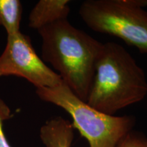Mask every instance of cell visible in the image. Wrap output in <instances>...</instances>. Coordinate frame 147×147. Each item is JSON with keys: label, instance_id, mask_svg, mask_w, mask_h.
I'll return each mask as SVG.
<instances>
[{"label": "cell", "instance_id": "cell-1", "mask_svg": "<svg viewBox=\"0 0 147 147\" xmlns=\"http://www.w3.org/2000/svg\"><path fill=\"white\" fill-rule=\"evenodd\" d=\"M42 59L57 71L63 83L87 102L103 43L62 20L38 30Z\"/></svg>", "mask_w": 147, "mask_h": 147}, {"label": "cell", "instance_id": "cell-2", "mask_svg": "<svg viewBox=\"0 0 147 147\" xmlns=\"http://www.w3.org/2000/svg\"><path fill=\"white\" fill-rule=\"evenodd\" d=\"M146 95V75L133 57L119 44H103L87 104L101 113L114 115Z\"/></svg>", "mask_w": 147, "mask_h": 147}, {"label": "cell", "instance_id": "cell-3", "mask_svg": "<svg viewBox=\"0 0 147 147\" xmlns=\"http://www.w3.org/2000/svg\"><path fill=\"white\" fill-rule=\"evenodd\" d=\"M40 100L61 108L70 115L72 125L87 140L89 147H117L132 131V116L106 115L80 100L65 84L56 87L36 88Z\"/></svg>", "mask_w": 147, "mask_h": 147}, {"label": "cell", "instance_id": "cell-4", "mask_svg": "<svg viewBox=\"0 0 147 147\" xmlns=\"http://www.w3.org/2000/svg\"><path fill=\"white\" fill-rule=\"evenodd\" d=\"M147 0H86L79 14L94 32L117 37L147 54Z\"/></svg>", "mask_w": 147, "mask_h": 147}, {"label": "cell", "instance_id": "cell-5", "mask_svg": "<svg viewBox=\"0 0 147 147\" xmlns=\"http://www.w3.org/2000/svg\"><path fill=\"white\" fill-rule=\"evenodd\" d=\"M8 76L26 79L36 88L56 87L63 82L37 55L30 38L21 32L7 36L0 55V77Z\"/></svg>", "mask_w": 147, "mask_h": 147}, {"label": "cell", "instance_id": "cell-6", "mask_svg": "<svg viewBox=\"0 0 147 147\" xmlns=\"http://www.w3.org/2000/svg\"><path fill=\"white\" fill-rule=\"evenodd\" d=\"M69 0H40L29 16V27L37 31L62 20L67 19Z\"/></svg>", "mask_w": 147, "mask_h": 147}, {"label": "cell", "instance_id": "cell-7", "mask_svg": "<svg viewBox=\"0 0 147 147\" xmlns=\"http://www.w3.org/2000/svg\"><path fill=\"white\" fill-rule=\"evenodd\" d=\"M74 129L69 121L55 117L41 127L40 137L46 147H71L74 137Z\"/></svg>", "mask_w": 147, "mask_h": 147}, {"label": "cell", "instance_id": "cell-8", "mask_svg": "<svg viewBox=\"0 0 147 147\" xmlns=\"http://www.w3.org/2000/svg\"><path fill=\"white\" fill-rule=\"evenodd\" d=\"M23 6L19 0H0V25L10 36L20 31Z\"/></svg>", "mask_w": 147, "mask_h": 147}, {"label": "cell", "instance_id": "cell-9", "mask_svg": "<svg viewBox=\"0 0 147 147\" xmlns=\"http://www.w3.org/2000/svg\"><path fill=\"white\" fill-rule=\"evenodd\" d=\"M117 147H147V138L142 134L131 131Z\"/></svg>", "mask_w": 147, "mask_h": 147}, {"label": "cell", "instance_id": "cell-10", "mask_svg": "<svg viewBox=\"0 0 147 147\" xmlns=\"http://www.w3.org/2000/svg\"><path fill=\"white\" fill-rule=\"evenodd\" d=\"M11 118V110L2 99L0 98V147H11L3 129V121Z\"/></svg>", "mask_w": 147, "mask_h": 147}]
</instances>
